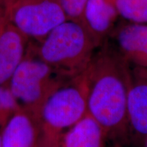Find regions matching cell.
<instances>
[{
  "label": "cell",
  "mask_w": 147,
  "mask_h": 147,
  "mask_svg": "<svg viewBox=\"0 0 147 147\" xmlns=\"http://www.w3.org/2000/svg\"><path fill=\"white\" fill-rule=\"evenodd\" d=\"M87 89V113L101 125L106 135L125 131L129 63L116 49L102 45L83 72Z\"/></svg>",
  "instance_id": "6da1fadb"
},
{
  "label": "cell",
  "mask_w": 147,
  "mask_h": 147,
  "mask_svg": "<svg viewBox=\"0 0 147 147\" xmlns=\"http://www.w3.org/2000/svg\"><path fill=\"white\" fill-rule=\"evenodd\" d=\"M30 50L59 74L73 78L83 73L91 61L96 42L82 23L67 20Z\"/></svg>",
  "instance_id": "7a4b0ae2"
},
{
  "label": "cell",
  "mask_w": 147,
  "mask_h": 147,
  "mask_svg": "<svg viewBox=\"0 0 147 147\" xmlns=\"http://www.w3.org/2000/svg\"><path fill=\"white\" fill-rule=\"evenodd\" d=\"M87 113L83 73L69 78L53 91L40 108V147H60L63 131Z\"/></svg>",
  "instance_id": "3957f363"
},
{
  "label": "cell",
  "mask_w": 147,
  "mask_h": 147,
  "mask_svg": "<svg viewBox=\"0 0 147 147\" xmlns=\"http://www.w3.org/2000/svg\"><path fill=\"white\" fill-rule=\"evenodd\" d=\"M69 78L59 74L28 48L25 58L11 77L8 87L21 107L38 116L49 94Z\"/></svg>",
  "instance_id": "277c9868"
},
{
  "label": "cell",
  "mask_w": 147,
  "mask_h": 147,
  "mask_svg": "<svg viewBox=\"0 0 147 147\" xmlns=\"http://www.w3.org/2000/svg\"><path fill=\"white\" fill-rule=\"evenodd\" d=\"M8 16L9 23L22 34L40 41L67 20L57 0H17Z\"/></svg>",
  "instance_id": "5b68a950"
},
{
  "label": "cell",
  "mask_w": 147,
  "mask_h": 147,
  "mask_svg": "<svg viewBox=\"0 0 147 147\" xmlns=\"http://www.w3.org/2000/svg\"><path fill=\"white\" fill-rule=\"evenodd\" d=\"M1 147H40L41 127L38 116L21 107L0 131Z\"/></svg>",
  "instance_id": "8992f818"
},
{
  "label": "cell",
  "mask_w": 147,
  "mask_h": 147,
  "mask_svg": "<svg viewBox=\"0 0 147 147\" xmlns=\"http://www.w3.org/2000/svg\"><path fill=\"white\" fill-rule=\"evenodd\" d=\"M117 51L136 67L147 69V24H123L111 33Z\"/></svg>",
  "instance_id": "52a82bcc"
},
{
  "label": "cell",
  "mask_w": 147,
  "mask_h": 147,
  "mask_svg": "<svg viewBox=\"0 0 147 147\" xmlns=\"http://www.w3.org/2000/svg\"><path fill=\"white\" fill-rule=\"evenodd\" d=\"M27 41L28 38L10 23L0 32V86L8 85L27 54Z\"/></svg>",
  "instance_id": "ba28073f"
},
{
  "label": "cell",
  "mask_w": 147,
  "mask_h": 147,
  "mask_svg": "<svg viewBox=\"0 0 147 147\" xmlns=\"http://www.w3.org/2000/svg\"><path fill=\"white\" fill-rule=\"evenodd\" d=\"M128 126L140 136H147V69L131 70L127 103Z\"/></svg>",
  "instance_id": "9c48e42d"
},
{
  "label": "cell",
  "mask_w": 147,
  "mask_h": 147,
  "mask_svg": "<svg viewBox=\"0 0 147 147\" xmlns=\"http://www.w3.org/2000/svg\"><path fill=\"white\" fill-rule=\"evenodd\" d=\"M118 16L113 0H88L84 9L82 25L99 47L111 34Z\"/></svg>",
  "instance_id": "30bf717a"
},
{
  "label": "cell",
  "mask_w": 147,
  "mask_h": 147,
  "mask_svg": "<svg viewBox=\"0 0 147 147\" xmlns=\"http://www.w3.org/2000/svg\"><path fill=\"white\" fill-rule=\"evenodd\" d=\"M106 136L101 125L87 113L64 133L60 147H104Z\"/></svg>",
  "instance_id": "8fae6325"
},
{
  "label": "cell",
  "mask_w": 147,
  "mask_h": 147,
  "mask_svg": "<svg viewBox=\"0 0 147 147\" xmlns=\"http://www.w3.org/2000/svg\"><path fill=\"white\" fill-rule=\"evenodd\" d=\"M119 16L129 23L147 24V0H113Z\"/></svg>",
  "instance_id": "7c38bea8"
},
{
  "label": "cell",
  "mask_w": 147,
  "mask_h": 147,
  "mask_svg": "<svg viewBox=\"0 0 147 147\" xmlns=\"http://www.w3.org/2000/svg\"><path fill=\"white\" fill-rule=\"evenodd\" d=\"M21 106L9 89L8 85L0 86V127Z\"/></svg>",
  "instance_id": "4fadbf2b"
},
{
  "label": "cell",
  "mask_w": 147,
  "mask_h": 147,
  "mask_svg": "<svg viewBox=\"0 0 147 147\" xmlns=\"http://www.w3.org/2000/svg\"><path fill=\"white\" fill-rule=\"evenodd\" d=\"M67 20L82 24L84 7L88 0H57Z\"/></svg>",
  "instance_id": "5bb4252c"
},
{
  "label": "cell",
  "mask_w": 147,
  "mask_h": 147,
  "mask_svg": "<svg viewBox=\"0 0 147 147\" xmlns=\"http://www.w3.org/2000/svg\"><path fill=\"white\" fill-rule=\"evenodd\" d=\"M8 11L6 9L0 8V32L9 23Z\"/></svg>",
  "instance_id": "9a60e30c"
},
{
  "label": "cell",
  "mask_w": 147,
  "mask_h": 147,
  "mask_svg": "<svg viewBox=\"0 0 147 147\" xmlns=\"http://www.w3.org/2000/svg\"><path fill=\"white\" fill-rule=\"evenodd\" d=\"M17 0H0V8L6 9L9 10V8L14 4Z\"/></svg>",
  "instance_id": "2e32d148"
},
{
  "label": "cell",
  "mask_w": 147,
  "mask_h": 147,
  "mask_svg": "<svg viewBox=\"0 0 147 147\" xmlns=\"http://www.w3.org/2000/svg\"><path fill=\"white\" fill-rule=\"evenodd\" d=\"M0 147H1V136H0Z\"/></svg>",
  "instance_id": "e0dca14e"
}]
</instances>
